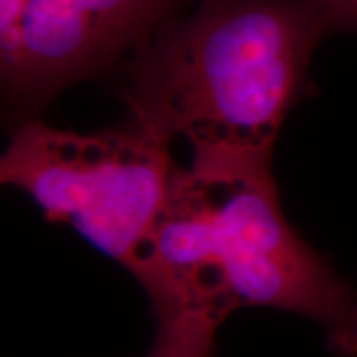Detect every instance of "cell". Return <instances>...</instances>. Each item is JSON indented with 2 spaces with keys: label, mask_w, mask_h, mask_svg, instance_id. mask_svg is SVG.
I'll use <instances>...</instances> for the list:
<instances>
[{
  "label": "cell",
  "mask_w": 357,
  "mask_h": 357,
  "mask_svg": "<svg viewBox=\"0 0 357 357\" xmlns=\"http://www.w3.org/2000/svg\"><path fill=\"white\" fill-rule=\"evenodd\" d=\"M326 32H357V0H318Z\"/></svg>",
  "instance_id": "52a82bcc"
},
{
  "label": "cell",
  "mask_w": 357,
  "mask_h": 357,
  "mask_svg": "<svg viewBox=\"0 0 357 357\" xmlns=\"http://www.w3.org/2000/svg\"><path fill=\"white\" fill-rule=\"evenodd\" d=\"M159 329L147 357H211L218 324L202 314L158 319Z\"/></svg>",
  "instance_id": "5b68a950"
},
{
  "label": "cell",
  "mask_w": 357,
  "mask_h": 357,
  "mask_svg": "<svg viewBox=\"0 0 357 357\" xmlns=\"http://www.w3.org/2000/svg\"><path fill=\"white\" fill-rule=\"evenodd\" d=\"M172 172L169 142L134 124L78 134L26 121L0 159L2 184L124 266L153 229Z\"/></svg>",
  "instance_id": "3957f363"
},
{
  "label": "cell",
  "mask_w": 357,
  "mask_h": 357,
  "mask_svg": "<svg viewBox=\"0 0 357 357\" xmlns=\"http://www.w3.org/2000/svg\"><path fill=\"white\" fill-rule=\"evenodd\" d=\"M324 35L318 0H205L132 65L134 126L194 154L271 159Z\"/></svg>",
  "instance_id": "7a4b0ae2"
},
{
  "label": "cell",
  "mask_w": 357,
  "mask_h": 357,
  "mask_svg": "<svg viewBox=\"0 0 357 357\" xmlns=\"http://www.w3.org/2000/svg\"><path fill=\"white\" fill-rule=\"evenodd\" d=\"M126 268L158 319L273 307L318 323L336 357H357V289L289 225L271 159L194 154L176 169Z\"/></svg>",
  "instance_id": "6da1fadb"
},
{
  "label": "cell",
  "mask_w": 357,
  "mask_h": 357,
  "mask_svg": "<svg viewBox=\"0 0 357 357\" xmlns=\"http://www.w3.org/2000/svg\"><path fill=\"white\" fill-rule=\"evenodd\" d=\"M174 0H26L3 89L20 102L47 100L100 71L144 37Z\"/></svg>",
  "instance_id": "277c9868"
},
{
  "label": "cell",
  "mask_w": 357,
  "mask_h": 357,
  "mask_svg": "<svg viewBox=\"0 0 357 357\" xmlns=\"http://www.w3.org/2000/svg\"><path fill=\"white\" fill-rule=\"evenodd\" d=\"M26 0H0V70L12 68L19 48V30Z\"/></svg>",
  "instance_id": "8992f818"
}]
</instances>
